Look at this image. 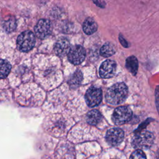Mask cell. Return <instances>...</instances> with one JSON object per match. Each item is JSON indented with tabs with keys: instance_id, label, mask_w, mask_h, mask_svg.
<instances>
[{
	"instance_id": "2e32d148",
	"label": "cell",
	"mask_w": 159,
	"mask_h": 159,
	"mask_svg": "<svg viewBox=\"0 0 159 159\" xmlns=\"http://www.w3.org/2000/svg\"><path fill=\"white\" fill-rule=\"evenodd\" d=\"M11 70V65L6 60L0 59V79L5 78L8 76Z\"/></svg>"
},
{
	"instance_id": "d6986e66",
	"label": "cell",
	"mask_w": 159,
	"mask_h": 159,
	"mask_svg": "<svg viewBox=\"0 0 159 159\" xmlns=\"http://www.w3.org/2000/svg\"><path fill=\"white\" fill-rule=\"evenodd\" d=\"M155 104L157 111L159 114V86H157L155 91Z\"/></svg>"
},
{
	"instance_id": "52a82bcc",
	"label": "cell",
	"mask_w": 159,
	"mask_h": 159,
	"mask_svg": "<svg viewBox=\"0 0 159 159\" xmlns=\"http://www.w3.org/2000/svg\"><path fill=\"white\" fill-rule=\"evenodd\" d=\"M36 36L40 39H43L48 37L52 31V25L48 19H42L39 20L34 27Z\"/></svg>"
},
{
	"instance_id": "ac0fdd59",
	"label": "cell",
	"mask_w": 159,
	"mask_h": 159,
	"mask_svg": "<svg viewBox=\"0 0 159 159\" xmlns=\"http://www.w3.org/2000/svg\"><path fill=\"white\" fill-rule=\"evenodd\" d=\"M145 153L141 149L135 150L130 156V158H146Z\"/></svg>"
},
{
	"instance_id": "6da1fadb",
	"label": "cell",
	"mask_w": 159,
	"mask_h": 159,
	"mask_svg": "<svg viewBox=\"0 0 159 159\" xmlns=\"http://www.w3.org/2000/svg\"><path fill=\"white\" fill-rule=\"evenodd\" d=\"M128 94L127 86L124 83H117L110 86L106 93V101L112 105L122 103Z\"/></svg>"
},
{
	"instance_id": "8fae6325",
	"label": "cell",
	"mask_w": 159,
	"mask_h": 159,
	"mask_svg": "<svg viewBox=\"0 0 159 159\" xmlns=\"http://www.w3.org/2000/svg\"><path fill=\"white\" fill-rule=\"evenodd\" d=\"M83 32L87 35H91L98 30V24L92 17H87L82 25Z\"/></svg>"
},
{
	"instance_id": "277c9868",
	"label": "cell",
	"mask_w": 159,
	"mask_h": 159,
	"mask_svg": "<svg viewBox=\"0 0 159 159\" xmlns=\"http://www.w3.org/2000/svg\"><path fill=\"white\" fill-rule=\"evenodd\" d=\"M132 111L130 107L121 106L115 109L112 116V120L116 125H122L130 120Z\"/></svg>"
},
{
	"instance_id": "ffe728a7",
	"label": "cell",
	"mask_w": 159,
	"mask_h": 159,
	"mask_svg": "<svg viewBox=\"0 0 159 159\" xmlns=\"http://www.w3.org/2000/svg\"><path fill=\"white\" fill-rule=\"evenodd\" d=\"M119 42L120 43L122 44V45L125 48L128 47H129V43L128 42L126 41V40L124 39V37H123V35L122 34H119Z\"/></svg>"
},
{
	"instance_id": "7402d4cb",
	"label": "cell",
	"mask_w": 159,
	"mask_h": 159,
	"mask_svg": "<svg viewBox=\"0 0 159 159\" xmlns=\"http://www.w3.org/2000/svg\"><path fill=\"white\" fill-rule=\"evenodd\" d=\"M93 1L94 4L101 8H104L106 6V3L104 2H102L101 0H93Z\"/></svg>"
},
{
	"instance_id": "7c38bea8",
	"label": "cell",
	"mask_w": 159,
	"mask_h": 159,
	"mask_svg": "<svg viewBox=\"0 0 159 159\" xmlns=\"http://www.w3.org/2000/svg\"><path fill=\"white\" fill-rule=\"evenodd\" d=\"M82 81L83 73L80 70H77L73 73V75H71L68 81V83L71 88L76 89L81 85Z\"/></svg>"
},
{
	"instance_id": "e0dca14e",
	"label": "cell",
	"mask_w": 159,
	"mask_h": 159,
	"mask_svg": "<svg viewBox=\"0 0 159 159\" xmlns=\"http://www.w3.org/2000/svg\"><path fill=\"white\" fill-rule=\"evenodd\" d=\"M17 24L14 17H11L8 20H5L3 23V28L7 32H11L16 28Z\"/></svg>"
},
{
	"instance_id": "3957f363",
	"label": "cell",
	"mask_w": 159,
	"mask_h": 159,
	"mask_svg": "<svg viewBox=\"0 0 159 159\" xmlns=\"http://www.w3.org/2000/svg\"><path fill=\"white\" fill-rule=\"evenodd\" d=\"M35 43L34 34L30 30H25L22 32L17 37V45L19 50L27 52L32 50Z\"/></svg>"
},
{
	"instance_id": "4fadbf2b",
	"label": "cell",
	"mask_w": 159,
	"mask_h": 159,
	"mask_svg": "<svg viewBox=\"0 0 159 159\" xmlns=\"http://www.w3.org/2000/svg\"><path fill=\"white\" fill-rule=\"evenodd\" d=\"M86 122L92 125L98 124L102 119V115L98 110L93 109L89 111L86 116Z\"/></svg>"
},
{
	"instance_id": "44dd1931",
	"label": "cell",
	"mask_w": 159,
	"mask_h": 159,
	"mask_svg": "<svg viewBox=\"0 0 159 159\" xmlns=\"http://www.w3.org/2000/svg\"><path fill=\"white\" fill-rule=\"evenodd\" d=\"M151 120V119H147L145 121H144L143 123H142V124H141V125L137 128V129L135 131V132H140L141 131V130H142V129L143 128V127H145V126H147V124L150 122V121Z\"/></svg>"
},
{
	"instance_id": "ba28073f",
	"label": "cell",
	"mask_w": 159,
	"mask_h": 159,
	"mask_svg": "<svg viewBox=\"0 0 159 159\" xmlns=\"http://www.w3.org/2000/svg\"><path fill=\"white\" fill-rule=\"evenodd\" d=\"M124 137V132L120 128H112L109 129L106 134L107 142L112 145L116 146L120 144Z\"/></svg>"
},
{
	"instance_id": "9a60e30c",
	"label": "cell",
	"mask_w": 159,
	"mask_h": 159,
	"mask_svg": "<svg viewBox=\"0 0 159 159\" xmlns=\"http://www.w3.org/2000/svg\"><path fill=\"white\" fill-rule=\"evenodd\" d=\"M116 52L115 46L110 42L105 43L100 49V55L105 58L113 55Z\"/></svg>"
},
{
	"instance_id": "8992f818",
	"label": "cell",
	"mask_w": 159,
	"mask_h": 159,
	"mask_svg": "<svg viewBox=\"0 0 159 159\" xmlns=\"http://www.w3.org/2000/svg\"><path fill=\"white\" fill-rule=\"evenodd\" d=\"M102 97L101 89L95 86H91L86 92L84 96L86 102L90 107L98 106L102 101Z\"/></svg>"
},
{
	"instance_id": "9c48e42d",
	"label": "cell",
	"mask_w": 159,
	"mask_h": 159,
	"mask_svg": "<svg viewBox=\"0 0 159 159\" xmlns=\"http://www.w3.org/2000/svg\"><path fill=\"white\" fill-rule=\"evenodd\" d=\"M116 63L112 60L103 61L99 67V75L102 78H110L114 76L116 72Z\"/></svg>"
},
{
	"instance_id": "5b68a950",
	"label": "cell",
	"mask_w": 159,
	"mask_h": 159,
	"mask_svg": "<svg viewBox=\"0 0 159 159\" xmlns=\"http://www.w3.org/2000/svg\"><path fill=\"white\" fill-rule=\"evenodd\" d=\"M67 55L70 62L73 65H78L81 63L85 59L86 50L83 46L75 45L70 48Z\"/></svg>"
},
{
	"instance_id": "7a4b0ae2",
	"label": "cell",
	"mask_w": 159,
	"mask_h": 159,
	"mask_svg": "<svg viewBox=\"0 0 159 159\" xmlns=\"http://www.w3.org/2000/svg\"><path fill=\"white\" fill-rule=\"evenodd\" d=\"M154 141L153 134L148 131L138 133L134 136L132 141V145L137 149H148Z\"/></svg>"
},
{
	"instance_id": "5bb4252c",
	"label": "cell",
	"mask_w": 159,
	"mask_h": 159,
	"mask_svg": "<svg viewBox=\"0 0 159 159\" xmlns=\"http://www.w3.org/2000/svg\"><path fill=\"white\" fill-rule=\"evenodd\" d=\"M139 63L137 58L134 56H130L127 58L125 60V67L128 70V71L132 73L134 76L136 75L138 71Z\"/></svg>"
},
{
	"instance_id": "30bf717a",
	"label": "cell",
	"mask_w": 159,
	"mask_h": 159,
	"mask_svg": "<svg viewBox=\"0 0 159 159\" xmlns=\"http://www.w3.org/2000/svg\"><path fill=\"white\" fill-rule=\"evenodd\" d=\"M70 49V42L65 37H62L58 39L54 46V52L55 54L60 57H64L68 54Z\"/></svg>"
}]
</instances>
